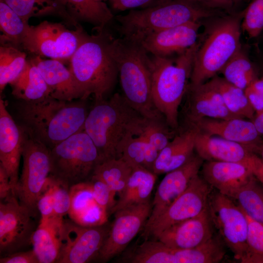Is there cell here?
Returning a JSON list of instances; mask_svg holds the SVG:
<instances>
[{
  "label": "cell",
  "instance_id": "cell-29",
  "mask_svg": "<svg viewBox=\"0 0 263 263\" xmlns=\"http://www.w3.org/2000/svg\"><path fill=\"white\" fill-rule=\"evenodd\" d=\"M12 94L23 101H34L49 96L47 84L33 59L27 60L21 73L9 84Z\"/></svg>",
  "mask_w": 263,
  "mask_h": 263
},
{
  "label": "cell",
  "instance_id": "cell-12",
  "mask_svg": "<svg viewBox=\"0 0 263 263\" xmlns=\"http://www.w3.org/2000/svg\"><path fill=\"white\" fill-rule=\"evenodd\" d=\"M213 189L203 178L196 175L184 192L160 216L144 226L142 238L154 239L168 227L199 215L207 207Z\"/></svg>",
  "mask_w": 263,
  "mask_h": 263
},
{
  "label": "cell",
  "instance_id": "cell-38",
  "mask_svg": "<svg viewBox=\"0 0 263 263\" xmlns=\"http://www.w3.org/2000/svg\"><path fill=\"white\" fill-rule=\"evenodd\" d=\"M242 30L249 37H258L263 31V0H253L243 11Z\"/></svg>",
  "mask_w": 263,
  "mask_h": 263
},
{
  "label": "cell",
  "instance_id": "cell-25",
  "mask_svg": "<svg viewBox=\"0 0 263 263\" xmlns=\"http://www.w3.org/2000/svg\"><path fill=\"white\" fill-rule=\"evenodd\" d=\"M199 130L188 128L175 135L159 152L152 168L156 175L166 173L187 163L194 155Z\"/></svg>",
  "mask_w": 263,
  "mask_h": 263
},
{
  "label": "cell",
  "instance_id": "cell-4",
  "mask_svg": "<svg viewBox=\"0 0 263 263\" xmlns=\"http://www.w3.org/2000/svg\"><path fill=\"white\" fill-rule=\"evenodd\" d=\"M110 47L118 69L122 95L127 103L145 118L165 119L153 101L151 60L141 42L127 37H113Z\"/></svg>",
  "mask_w": 263,
  "mask_h": 263
},
{
  "label": "cell",
  "instance_id": "cell-15",
  "mask_svg": "<svg viewBox=\"0 0 263 263\" xmlns=\"http://www.w3.org/2000/svg\"><path fill=\"white\" fill-rule=\"evenodd\" d=\"M152 204L132 206L116 211L105 242L95 259L106 263L119 255L142 231L150 215Z\"/></svg>",
  "mask_w": 263,
  "mask_h": 263
},
{
  "label": "cell",
  "instance_id": "cell-31",
  "mask_svg": "<svg viewBox=\"0 0 263 263\" xmlns=\"http://www.w3.org/2000/svg\"><path fill=\"white\" fill-rule=\"evenodd\" d=\"M132 168L122 158H111L99 162L92 175L104 181L113 194H121L132 171Z\"/></svg>",
  "mask_w": 263,
  "mask_h": 263
},
{
  "label": "cell",
  "instance_id": "cell-10",
  "mask_svg": "<svg viewBox=\"0 0 263 263\" xmlns=\"http://www.w3.org/2000/svg\"><path fill=\"white\" fill-rule=\"evenodd\" d=\"M83 30L79 26L70 30L60 23L46 20L36 26L28 23L21 47L36 56L69 60L79 45Z\"/></svg>",
  "mask_w": 263,
  "mask_h": 263
},
{
  "label": "cell",
  "instance_id": "cell-45",
  "mask_svg": "<svg viewBox=\"0 0 263 263\" xmlns=\"http://www.w3.org/2000/svg\"><path fill=\"white\" fill-rule=\"evenodd\" d=\"M53 192V179L49 175L37 203V208L41 216L40 221H45L55 216Z\"/></svg>",
  "mask_w": 263,
  "mask_h": 263
},
{
  "label": "cell",
  "instance_id": "cell-1",
  "mask_svg": "<svg viewBox=\"0 0 263 263\" xmlns=\"http://www.w3.org/2000/svg\"><path fill=\"white\" fill-rule=\"evenodd\" d=\"M145 119L122 94L116 93L108 99L95 101L89 111L84 131L94 142L101 162L119 158L126 140L141 134Z\"/></svg>",
  "mask_w": 263,
  "mask_h": 263
},
{
  "label": "cell",
  "instance_id": "cell-2",
  "mask_svg": "<svg viewBox=\"0 0 263 263\" xmlns=\"http://www.w3.org/2000/svg\"><path fill=\"white\" fill-rule=\"evenodd\" d=\"M84 100L65 101L48 96L19 104L22 126L50 149L84 130L89 111Z\"/></svg>",
  "mask_w": 263,
  "mask_h": 263
},
{
  "label": "cell",
  "instance_id": "cell-30",
  "mask_svg": "<svg viewBox=\"0 0 263 263\" xmlns=\"http://www.w3.org/2000/svg\"><path fill=\"white\" fill-rule=\"evenodd\" d=\"M67 10L76 21L81 20L103 29L114 18L111 10L103 1L95 0H64Z\"/></svg>",
  "mask_w": 263,
  "mask_h": 263
},
{
  "label": "cell",
  "instance_id": "cell-36",
  "mask_svg": "<svg viewBox=\"0 0 263 263\" xmlns=\"http://www.w3.org/2000/svg\"><path fill=\"white\" fill-rule=\"evenodd\" d=\"M6 3L0 0V27L3 33L1 41L8 42L10 45L19 48L22 41L27 24Z\"/></svg>",
  "mask_w": 263,
  "mask_h": 263
},
{
  "label": "cell",
  "instance_id": "cell-52",
  "mask_svg": "<svg viewBox=\"0 0 263 263\" xmlns=\"http://www.w3.org/2000/svg\"><path fill=\"white\" fill-rule=\"evenodd\" d=\"M256 177L261 182L263 183V165L260 169L255 175Z\"/></svg>",
  "mask_w": 263,
  "mask_h": 263
},
{
  "label": "cell",
  "instance_id": "cell-11",
  "mask_svg": "<svg viewBox=\"0 0 263 263\" xmlns=\"http://www.w3.org/2000/svg\"><path fill=\"white\" fill-rule=\"evenodd\" d=\"M208 207L214 227L234 258L245 263L248 254V222L241 207L232 198L217 190L212 191Z\"/></svg>",
  "mask_w": 263,
  "mask_h": 263
},
{
  "label": "cell",
  "instance_id": "cell-28",
  "mask_svg": "<svg viewBox=\"0 0 263 263\" xmlns=\"http://www.w3.org/2000/svg\"><path fill=\"white\" fill-rule=\"evenodd\" d=\"M6 3L26 23L32 17L55 15L75 28L79 26L68 11L64 0H0Z\"/></svg>",
  "mask_w": 263,
  "mask_h": 263
},
{
  "label": "cell",
  "instance_id": "cell-47",
  "mask_svg": "<svg viewBox=\"0 0 263 263\" xmlns=\"http://www.w3.org/2000/svg\"><path fill=\"white\" fill-rule=\"evenodd\" d=\"M245 94L256 114L263 110V78H256L245 90Z\"/></svg>",
  "mask_w": 263,
  "mask_h": 263
},
{
  "label": "cell",
  "instance_id": "cell-39",
  "mask_svg": "<svg viewBox=\"0 0 263 263\" xmlns=\"http://www.w3.org/2000/svg\"><path fill=\"white\" fill-rule=\"evenodd\" d=\"M246 217L248 222V254L245 263H263V225L247 215Z\"/></svg>",
  "mask_w": 263,
  "mask_h": 263
},
{
  "label": "cell",
  "instance_id": "cell-8",
  "mask_svg": "<svg viewBox=\"0 0 263 263\" xmlns=\"http://www.w3.org/2000/svg\"><path fill=\"white\" fill-rule=\"evenodd\" d=\"M50 175L65 187L87 181L100 162L94 142L83 130L50 149Z\"/></svg>",
  "mask_w": 263,
  "mask_h": 263
},
{
  "label": "cell",
  "instance_id": "cell-46",
  "mask_svg": "<svg viewBox=\"0 0 263 263\" xmlns=\"http://www.w3.org/2000/svg\"><path fill=\"white\" fill-rule=\"evenodd\" d=\"M171 0H109L112 6L118 11L148 8L158 6Z\"/></svg>",
  "mask_w": 263,
  "mask_h": 263
},
{
  "label": "cell",
  "instance_id": "cell-3",
  "mask_svg": "<svg viewBox=\"0 0 263 263\" xmlns=\"http://www.w3.org/2000/svg\"><path fill=\"white\" fill-rule=\"evenodd\" d=\"M113 36L103 29L95 34L82 31L80 41L69 59V69L86 100L106 98L113 90L118 76V69L111 51Z\"/></svg>",
  "mask_w": 263,
  "mask_h": 263
},
{
  "label": "cell",
  "instance_id": "cell-44",
  "mask_svg": "<svg viewBox=\"0 0 263 263\" xmlns=\"http://www.w3.org/2000/svg\"><path fill=\"white\" fill-rule=\"evenodd\" d=\"M107 213L95 202L72 221L83 226H94L105 224Z\"/></svg>",
  "mask_w": 263,
  "mask_h": 263
},
{
  "label": "cell",
  "instance_id": "cell-40",
  "mask_svg": "<svg viewBox=\"0 0 263 263\" xmlns=\"http://www.w3.org/2000/svg\"><path fill=\"white\" fill-rule=\"evenodd\" d=\"M147 145L148 142L143 136H130L121 147L120 157L132 168L143 167Z\"/></svg>",
  "mask_w": 263,
  "mask_h": 263
},
{
  "label": "cell",
  "instance_id": "cell-6",
  "mask_svg": "<svg viewBox=\"0 0 263 263\" xmlns=\"http://www.w3.org/2000/svg\"><path fill=\"white\" fill-rule=\"evenodd\" d=\"M218 14L187 0H171L164 4L141 10L131 9L115 17L124 37L141 42L147 36L190 22H199Z\"/></svg>",
  "mask_w": 263,
  "mask_h": 263
},
{
  "label": "cell",
  "instance_id": "cell-54",
  "mask_svg": "<svg viewBox=\"0 0 263 263\" xmlns=\"http://www.w3.org/2000/svg\"><path fill=\"white\" fill-rule=\"evenodd\" d=\"M96 1H106V0H95Z\"/></svg>",
  "mask_w": 263,
  "mask_h": 263
},
{
  "label": "cell",
  "instance_id": "cell-32",
  "mask_svg": "<svg viewBox=\"0 0 263 263\" xmlns=\"http://www.w3.org/2000/svg\"><path fill=\"white\" fill-rule=\"evenodd\" d=\"M211 80L231 113L239 118H247L253 120L256 113L244 90L228 82L223 77H215Z\"/></svg>",
  "mask_w": 263,
  "mask_h": 263
},
{
  "label": "cell",
  "instance_id": "cell-21",
  "mask_svg": "<svg viewBox=\"0 0 263 263\" xmlns=\"http://www.w3.org/2000/svg\"><path fill=\"white\" fill-rule=\"evenodd\" d=\"M200 27L199 22L186 23L150 34L141 42L154 56L180 54L197 43Z\"/></svg>",
  "mask_w": 263,
  "mask_h": 263
},
{
  "label": "cell",
  "instance_id": "cell-33",
  "mask_svg": "<svg viewBox=\"0 0 263 263\" xmlns=\"http://www.w3.org/2000/svg\"><path fill=\"white\" fill-rule=\"evenodd\" d=\"M220 72L226 81L244 90L257 78L250 60L242 49Z\"/></svg>",
  "mask_w": 263,
  "mask_h": 263
},
{
  "label": "cell",
  "instance_id": "cell-37",
  "mask_svg": "<svg viewBox=\"0 0 263 263\" xmlns=\"http://www.w3.org/2000/svg\"><path fill=\"white\" fill-rule=\"evenodd\" d=\"M165 119L145 118L141 134L147 141L159 152L172 137Z\"/></svg>",
  "mask_w": 263,
  "mask_h": 263
},
{
  "label": "cell",
  "instance_id": "cell-42",
  "mask_svg": "<svg viewBox=\"0 0 263 263\" xmlns=\"http://www.w3.org/2000/svg\"><path fill=\"white\" fill-rule=\"evenodd\" d=\"M89 180L94 200L108 214L116 203L115 196L108 185L100 179L92 175Z\"/></svg>",
  "mask_w": 263,
  "mask_h": 263
},
{
  "label": "cell",
  "instance_id": "cell-9",
  "mask_svg": "<svg viewBox=\"0 0 263 263\" xmlns=\"http://www.w3.org/2000/svg\"><path fill=\"white\" fill-rule=\"evenodd\" d=\"M22 128L23 166L16 196L19 203L36 216L38 201L51 172L50 149Z\"/></svg>",
  "mask_w": 263,
  "mask_h": 263
},
{
  "label": "cell",
  "instance_id": "cell-51",
  "mask_svg": "<svg viewBox=\"0 0 263 263\" xmlns=\"http://www.w3.org/2000/svg\"><path fill=\"white\" fill-rule=\"evenodd\" d=\"M252 121L261 135H263V110L256 113Z\"/></svg>",
  "mask_w": 263,
  "mask_h": 263
},
{
  "label": "cell",
  "instance_id": "cell-26",
  "mask_svg": "<svg viewBox=\"0 0 263 263\" xmlns=\"http://www.w3.org/2000/svg\"><path fill=\"white\" fill-rule=\"evenodd\" d=\"M63 221V218L56 216L40 221L31 239L32 249L39 263H56L60 249Z\"/></svg>",
  "mask_w": 263,
  "mask_h": 263
},
{
  "label": "cell",
  "instance_id": "cell-5",
  "mask_svg": "<svg viewBox=\"0 0 263 263\" xmlns=\"http://www.w3.org/2000/svg\"><path fill=\"white\" fill-rule=\"evenodd\" d=\"M200 45L197 42L174 60L153 56L151 58L153 101L168 126L178 127V110L187 91L193 61Z\"/></svg>",
  "mask_w": 263,
  "mask_h": 263
},
{
  "label": "cell",
  "instance_id": "cell-49",
  "mask_svg": "<svg viewBox=\"0 0 263 263\" xmlns=\"http://www.w3.org/2000/svg\"><path fill=\"white\" fill-rule=\"evenodd\" d=\"M202 7L215 10H230L243 0H187Z\"/></svg>",
  "mask_w": 263,
  "mask_h": 263
},
{
  "label": "cell",
  "instance_id": "cell-50",
  "mask_svg": "<svg viewBox=\"0 0 263 263\" xmlns=\"http://www.w3.org/2000/svg\"><path fill=\"white\" fill-rule=\"evenodd\" d=\"M13 195H15L13 192L9 177L4 169L0 166V201H3Z\"/></svg>",
  "mask_w": 263,
  "mask_h": 263
},
{
  "label": "cell",
  "instance_id": "cell-19",
  "mask_svg": "<svg viewBox=\"0 0 263 263\" xmlns=\"http://www.w3.org/2000/svg\"><path fill=\"white\" fill-rule=\"evenodd\" d=\"M23 142V128L16 124L8 111L4 101L0 98V166L7 173L13 193L16 196Z\"/></svg>",
  "mask_w": 263,
  "mask_h": 263
},
{
  "label": "cell",
  "instance_id": "cell-23",
  "mask_svg": "<svg viewBox=\"0 0 263 263\" xmlns=\"http://www.w3.org/2000/svg\"><path fill=\"white\" fill-rule=\"evenodd\" d=\"M202 168L203 178L213 188L232 199L255 176L250 167L241 163L206 161Z\"/></svg>",
  "mask_w": 263,
  "mask_h": 263
},
{
  "label": "cell",
  "instance_id": "cell-41",
  "mask_svg": "<svg viewBox=\"0 0 263 263\" xmlns=\"http://www.w3.org/2000/svg\"><path fill=\"white\" fill-rule=\"evenodd\" d=\"M70 192L71 202L68 214L72 220L95 202L88 180L73 186Z\"/></svg>",
  "mask_w": 263,
  "mask_h": 263
},
{
  "label": "cell",
  "instance_id": "cell-13",
  "mask_svg": "<svg viewBox=\"0 0 263 263\" xmlns=\"http://www.w3.org/2000/svg\"><path fill=\"white\" fill-rule=\"evenodd\" d=\"M36 217L15 195L0 202V253L2 256L31 244Z\"/></svg>",
  "mask_w": 263,
  "mask_h": 263
},
{
  "label": "cell",
  "instance_id": "cell-34",
  "mask_svg": "<svg viewBox=\"0 0 263 263\" xmlns=\"http://www.w3.org/2000/svg\"><path fill=\"white\" fill-rule=\"evenodd\" d=\"M26 55L19 49L2 44L0 47V91L21 73L27 62Z\"/></svg>",
  "mask_w": 263,
  "mask_h": 263
},
{
  "label": "cell",
  "instance_id": "cell-24",
  "mask_svg": "<svg viewBox=\"0 0 263 263\" xmlns=\"http://www.w3.org/2000/svg\"><path fill=\"white\" fill-rule=\"evenodd\" d=\"M33 59L47 84L50 97L65 101L84 100L73 75L60 60L39 56Z\"/></svg>",
  "mask_w": 263,
  "mask_h": 263
},
{
  "label": "cell",
  "instance_id": "cell-27",
  "mask_svg": "<svg viewBox=\"0 0 263 263\" xmlns=\"http://www.w3.org/2000/svg\"><path fill=\"white\" fill-rule=\"evenodd\" d=\"M157 175L142 166L133 168L125 188L110 214L132 206L150 201Z\"/></svg>",
  "mask_w": 263,
  "mask_h": 263
},
{
  "label": "cell",
  "instance_id": "cell-22",
  "mask_svg": "<svg viewBox=\"0 0 263 263\" xmlns=\"http://www.w3.org/2000/svg\"><path fill=\"white\" fill-rule=\"evenodd\" d=\"M190 127L241 144L254 152L259 150L262 144L261 134L253 122L243 118L227 119L203 118L188 126Z\"/></svg>",
  "mask_w": 263,
  "mask_h": 263
},
{
  "label": "cell",
  "instance_id": "cell-53",
  "mask_svg": "<svg viewBox=\"0 0 263 263\" xmlns=\"http://www.w3.org/2000/svg\"><path fill=\"white\" fill-rule=\"evenodd\" d=\"M259 150L261 152V154L262 156L261 160L262 162V164L263 165V144H262Z\"/></svg>",
  "mask_w": 263,
  "mask_h": 263
},
{
  "label": "cell",
  "instance_id": "cell-43",
  "mask_svg": "<svg viewBox=\"0 0 263 263\" xmlns=\"http://www.w3.org/2000/svg\"><path fill=\"white\" fill-rule=\"evenodd\" d=\"M52 178L54 215L57 217L63 218L64 215L68 214L71 207L70 188L57 182L53 177Z\"/></svg>",
  "mask_w": 263,
  "mask_h": 263
},
{
  "label": "cell",
  "instance_id": "cell-35",
  "mask_svg": "<svg viewBox=\"0 0 263 263\" xmlns=\"http://www.w3.org/2000/svg\"><path fill=\"white\" fill-rule=\"evenodd\" d=\"M254 177L238 191L234 199L246 215L263 225V188Z\"/></svg>",
  "mask_w": 263,
  "mask_h": 263
},
{
  "label": "cell",
  "instance_id": "cell-18",
  "mask_svg": "<svg viewBox=\"0 0 263 263\" xmlns=\"http://www.w3.org/2000/svg\"><path fill=\"white\" fill-rule=\"evenodd\" d=\"M185 115L188 126L203 118L227 119L239 118L227 109L212 80L197 85H188Z\"/></svg>",
  "mask_w": 263,
  "mask_h": 263
},
{
  "label": "cell",
  "instance_id": "cell-48",
  "mask_svg": "<svg viewBox=\"0 0 263 263\" xmlns=\"http://www.w3.org/2000/svg\"><path fill=\"white\" fill-rule=\"evenodd\" d=\"M0 263H39L33 249L19 251L1 257Z\"/></svg>",
  "mask_w": 263,
  "mask_h": 263
},
{
  "label": "cell",
  "instance_id": "cell-20",
  "mask_svg": "<svg viewBox=\"0 0 263 263\" xmlns=\"http://www.w3.org/2000/svg\"><path fill=\"white\" fill-rule=\"evenodd\" d=\"M213 227L207 206L199 215L168 227L153 239L174 249H190L209 240Z\"/></svg>",
  "mask_w": 263,
  "mask_h": 263
},
{
  "label": "cell",
  "instance_id": "cell-17",
  "mask_svg": "<svg viewBox=\"0 0 263 263\" xmlns=\"http://www.w3.org/2000/svg\"><path fill=\"white\" fill-rule=\"evenodd\" d=\"M203 164V160L194 154L184 165L166 173L156 189L145 226L160 216L184 192L193 178L198 174Z\"/></svg>",
  "mask_w": 263,
  "mask_h": 263
},
{
  "label": "cell",
  "instance_id": "cell-7",
  "mask_svg": "<svg viewBox=\"0 0 263 263\" xmlns=\"http://www.w3.org/2000/svg\"><path fill=\"white\" fill-rule=\"evenodd\" d=\"M243 12L222 19L212 30L195 56L191 85L202 84L220 72L241 48Z\"/></svg>",
  "mask_w": 263,
  "mask_h": 263
},
{
  "label": "cell",
  "instance_id": "cell-16",
  "mask_svg": "<svg viewBox=\"0 0 263 263\" xmlns=\"http://www.w3.org/2000/svg\"><path fill=\"white\" fill-rule=\"evenodd\" d=\"M195 150L203 160L237 162L250 167L255 175L263 166L261 159L247 147L199 130Z\"/></svg>",
  "mask_w": 263,
  "mask_h": 263
},
{
  "label": "cell",
  "instance_id": "cell-14",
  "mask_svg": "<svg viewBox=\"0 0 263 263\" xmlns=\"http://www.w3.org/2000/svg\"><path fill=\"white\" fill-rule=\"evenodd\" d=\"M106 224L83 226L64 220L57 263H85L96 257L108 235Z\"/></svg>",
  "mask_w": 263,
  "mask_h": 263
}]
</instances>
